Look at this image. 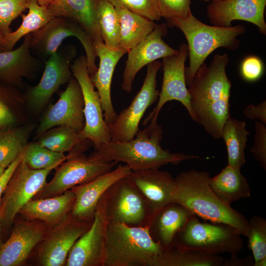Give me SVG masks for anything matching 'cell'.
I'll return each mask as SVG.
<instances>
[{"instance_id": "cell-1", "label": "cell", "mask_w": 266, "mask_h": 266, "mask_svg": "<svg viewBox=\"0 0 266 266\" xmlns=\"http://www.w3.org/2000/svg\"><path fill=\"white\" fill-rule=\"evenodd\" d=\"M229 60L227 53L215 54L209 65L204 63L200 67L188 88L195 122L216 139L221 138L223 126L231 116Z\"/></svg>"}, {"instance_id": "cell-2", "label": "cell", "mask_w": 266, "mask_h": 266, "mask_svg": "<svg viewBox=\"0 0 266 266\" xmlns=\"http://www.w3.org/2000/svg\"><path fill=\"white\" fill-rule=\"evenodd\" d=\"M135 137L127 141H112L95 149L89 158L100 162H123L132 171L159 169L168 164L177 165L199 157L180 153H172L161 146L163 129L157 122H150Z\"/></svg>"}, {"instance_id": "cell-3", "label": "cell", "mask_w": 266, "mask_h": 266, "mask_svg": "<svg viewBox=\"0 0 266 266\" xmlns=\"http://www.w3.org/2000/svg\"><path fill=\"white\" fill-rule=\"evenodd\" d=\"M210 174L191 169L175 178L173 202L203 220L229 225L247 237L249 222L241 213L223 202L209 185Z\"/></svg>"}, {"instance_id": "cell-4", "label": "cell", "mask_w": 266, "mask_h": 266, "mask_svg": "<svg viewBox=\"0 0 266 266\" xmlns=\"http://www.w3.org/2000/svg\"><path fill=\"white\" fill-rule=\"evenodd\" d=\"M167 21L169 26L179 29L187 41L189 63L185 70L187 86L209 55L219 48L230 51L237 50L240 44L237 37L246 32L242 24L228 27L207 25L192 12L186 18H172Z\"/></svg>"}, {"instance_id": "cell-5", "label": "cell", "mask_w": 266, "mask_h": 266, "mask_svg": "<svg viewBox=\"0 0 266 266\" xmlns=\"http://www.w3.org/2000/svg\"><path fill=\"white\" fill-rule=\"evenodd\" d=\"M164 250L147 227L108 223L104 266H154Z\"/></svg>"}, {"instance_id": "cell-6", "label": "cell", "mask_w": 266, "mask_h": 266, "mask_svg": "<svg viewBox=\"0 0 266 266\" xmlns=\"http://www.w3.org/2000/svg\"><path fill=\"white\" fill-rule=\"evenodd\" d=\"M241 236L229 225L202 222L193 214L175 237L172 247L206 255L228 253L235 256L243 248Z\"/></svg>"}, {"instance_id": "cell-7", "label": "cell", "mask_w": 266, "mask_h": 266, "mask_svg": "<svg viewBox=\"0 0 266 266\" xmlns=\"http://www.w3.org/2000/svg\"><path fill=\"white\" fill-rule=\"evenodd\" d=\"M77 38L83 45L90 77L98 69L94 43L84 30L76 22L64 16L54 17L45 26L32 33V53L45 61L57 52L63 40L69 36Z\"/></svg>"}, {"instance_id": "cell-8", "label": "cell", "mask_w": 266, "mask_h": 266, "mask_svg": "<svg viewBox=\"0 0 266 266\" xmlns=\"http://www.w3.org/2000/svg\"><path fill=\"white\" fill-rule=\"evenodd\" d=\"M53 166L42 169L29 167L22 160L10 178L0 204L1 226H10L22 208L40 191Z\"/></svg>"}, {"instance_id": "cell-9", "label": "cell", "mask_w": 266, "mask_h": 266, "mask_svg": "<svg viewBox=\"0 0 266 266\" xmlns=\"http://www.w3.org/2000/svg\"><path fill=\"white\" fill-rule=\"evenodd\" d=\"M70 70L80 85L84 100L85 126L79 133L82 140L92 141L95 149L110 141L111 137L99 94L90 78L86 56L82 55L76 59L70 65Z\"/></svg>"}, {"instance_id": "cell-10", "label": "cell", "mask_w": 266, "mask_h": 266, "mask_svg": "<svg viewBox=\"0 0 266 266\" xmlns=\"http://www.w3.org/2000/svg\"><path fill=\"white\" fill-rule=\"evenodd\" d=\"M104 197L109 223L147 227L152 213L141 194L126 177L113 183Z\"/></svg>"}, {"instance_id": "cell-11", "label": "cell", "mask_w": 266, "mask_h": 266, "mask_svg": "<svg viewBox=\"0 0 266 266\" xmlns=\"http://www.w3.org/2000/svg\"><path fill=\"white\" fill-rule=\"evenodd\" d=\"M162 63L155 61L147 65V73L141 88L130 105L123 109L114 122L108 125L111 140L127 141L133 138L147 109L158 100L157 75Z\"/></svg>"}, {"instance_id": "cell-12", "label": "cell", "mask_w": 266, "mask_h": 266, "mask_svg": "<svg viewBox=\"0 0 266 266\" xmlns=\"http://www.w3.org/2000/svg\"><path fill=\"white\" fill-rule=\"evenodd\" d=\"M188 57L187 44L180 45L176 54L162 58L163 80L158 103L142 125L147 126L150 122H157L158 115L163 106L168 101L177 100L186 108L195 122L190 103V96L185 80V62Z\"/></svg>"}, {"instance_id": "cell-13", "label": "cell", "mask_w": 266, "mask_h": 266, "mask_svg": "<svg viewBox=\"0 0 266 266\" xmlns=\"http://www.w3.org/2000/svg\"><path fill=\"white\" fill-rule=\"evenodd\" d=\"M63 163L52 179L46 183L35 196L43 199L59 195L74 186L84 184L98 176L112 170L118 163L100 162L79 154Z\"/></svg>"}, {"instance_id": "cell-14", "label": "cell", "mask_w": 266, "mask_h": 266, "mask_svg": "<svg viewBox=\"0 0 266 266\" xmlns=\"http://www.w3.org/2000/svg\"><path fill=\"white\" fill-rule=\"evenodd\" d=\"M93 220H80L70 213L62 222L50 227L39 244L38 260L40 265H65L72 247L90 228Z\"/></svg>"}, {"instance_id": "cell-15", "label": "cell", "mask_w": 266, "mask_h": 266, "mask_svg": "<svg viewBox=\"0 0 266 266\" xmlns=\"http://www.w3.org/2000/svg\"><path fill=\"white\" fill-rule=\"evenodd\" d=\"M108 223L104 194L98 203L91 227L72 247L65 266H104L106 234Z\"/></svg>"}, {"instance_id": "cell-16", "label": "cell", "mask_w": 266, "mask_h": 266, "mask_svg": "<svg viewBox=\"0 0 266 266\" xmlns=\"http://www.w3.org/2000/svg\"><path fill=\"white\" fill-rule=\"evenodd\" d=\"M76 55V49L67 45L50 56L45 62V68L38 84L31 88L26 95L30 106L37 110L48 103L60 87L71 78V62Z\"/></svg>"}, {"instance_id": "cell-17", "label": "cell", "mask_w": 266, "mask_h": 266, "mask_svg": "<svg viewBox=\"0 0 266 266\" xmlns=\"http://www.w3.org/2000/svg\"><path fill=\"white\" fill-rule=\"evenodd\" d=\"M84 100L80 85L71 78L58 101L51 105L44 114L37 130L41 134L59 126H66L80 133L85 126Z\"/></svg>"}, {"instance_id": "cell-18", "label": "cell", "mask_w": 266, "mask_h": 266, "mask_svg": "<svg viewBox=\"0 0 266 266\" xmlns=\"http://www.w3.org/2000/svg\"><path fill=\"white\" fill-rule=\"evenodd\" d=\"M167 32V25L156 24L153 31L141 42L128 52L123 74L122 89L132 91L133 83L137 72L145 66L159 59L176 54V50L167 45L163 37Z\"/></svg>"}, {"instance_id": "cell-19", "label": "cell", "mask_w": 266, "mask_h": 266, "mask_svg": "<svg viewBox=\"0 0 266 266\" xmlns=\"http://www.w3.org/2000/svg\"><path fill=\"white\" fill-rule=\"evenodd\" d=\"M206 7L207 15L214 26L228 27L234 20H242L257 26L266 34L265 11L266 0H213Z\"/></svg>"}, {"instance_id": "cell-20", "label": "cell", "mask_w": 266, "mask_h": 266, "mask_svg": "<svg viewBox=\"0 0 266 266\" xmlns=\"http://www.w3.org/2000/svg\"><path fill=\"white\" fill-rule=\"evenodd\" d=\"M127 165H119L109 172L92 180L71 189L75 200L70 212L74 218L84 221L93 220L98 203L107 190L119 179L126 177L131 172Z\"/></svg>"}, {"instance_id": "cell-21", "label": "cell", "mask_w": 266, "mask_h": 266, "mask_svg": "<svg viewBox=\"0 0 266 266\" xmlns=\"http://www.w3.org/2000/svg\"><path fill=\"white\" fill-rule=\"evenodd\" d=\"M47 226L33 221L17 223L7 241L0 246V266H18L24 263L43 239Z\"/></svg>"}, {"instance_id": "cell-22", "label": "cell", "mask_w": 266, "mask_h": 266, "mask_svg": "<svg viewBox=\"0 0 266 266\" xmlns=\"http://www.w3.org/2000/svg\"><path fill=\"white\" fill-rule=\"evenodd\" d=\"M126 178L141 194L152 214L173 202L175 178L169 172L146 169L132 171Z\"/></svg>"}, {"instance_id": "cell-23", "label": "cell", "mask_w": 266, "mask_h": 266, "mask_svg": "<svg viewBox=\"0 0 266 266\" xmlns=\"http://www.w3.org/2000/svg\"><path fill=\"white\" fill-rule=\"evenodd\" d=\"M94 46L100 63L97 71L90 78L99 94L104 121L108 126L115 121L117 116L111 97L113 72L120 59L128 52L120 48H109L104 42L97 43Z\"/></svg>"}, {"instance_id": "cell-24", "label": "cell", "mask_w": 266, "mask_h": 266, "mask_svg": "<svg viewBox=\"0 0 266 266\" xmlns=\"http://www.w3.org/2000/svg\"><path fill=\"white\" fill-rule=\"evenodd\" d=\"M193 215L181 204L172 202L153 213L147 227L153 240L167 249Z\"/></svg>"}, {"instance_id": "cell-25", "label": "cell", "mask_w": 266, "mask_h": 266, "mask_svg": "<svg viewBox=\"0 0 266 266\" xmlns=\"http://www.w3.org/2000/svg\"><path fill=\"white\" fill-rule=\"evenodd\" d=\"M75 195L70 189L61 195L43 199H33L20 210L28 220H39L49 227L62 222L71 212Z\"/></svg>"}, {"instance_id": "cell-26", "label": "cell", "mask_w": 266, "mask_h": 266, "mask_svg": "<svg viewBox=\"0 0 266 266\" xmlns=\"http://www.w3.org/2000/svg\"><path fill=\"white\" fill-rule=\"evenodd\" d=\"M99 0H55L47 6L54 17L64 16L77 23L86 32L94 45L103 42L98 22Z\"/></svg>"}, {"instance_id": "cell-27", "label": "cell", "mask_w": 266, "mask_h": 266, "mask_svg": "<svg viewBox=\"0 0 266 266\" xmlns=\"http://www.w3.org/2000/svg\"><path fill=\"white\" fill-rule=\"evenodd\" d=\"M32 33L25 36L22 44L15 49L0 52V80L14 85L21 78L29 77L39 64L31 49Z\"/></svg>"}, {"instance_id": "cell-28", "label": "cell", "mask_w": 266, "mask_h": 266, "mask_svg": "<svg viewBox=\"0 0 266 266\" xmlns=\"http://www.w3.org/2000/svg\"><path fill=\"white\" fill-rule=\"evenodd\" d=\"M209 185L221 200L229 205L251 196V190L246 178L241 174L240 170L228 165L219 174L210 178Z\"/></svg>"}, {"instance_id": "cell-29", "label": "cell", "mask_w": 266, "mask_h": 266, "mask_svg": "<svg viewBox=\"0 0 266 266\" xmlns=\"http://www.w3.org/2000/svg\"><path fill=\"white\" fill-rule=\"evenodd\" d=\"M120 25L119 48L128 52L154 29V21L123 8H116Z\"/></svg>"}, {"instance_id": "cell-30", "label": "cell", "mask_w": 266, "mask_h": 266, "mask_svg": "<svg viewBox=\"0 0 266 266\" xmlns=\"http://www.w3.org/2000/svg\"><path fill=\"white\" fill-rule=\"evenodd\" d=\"M246 123L230 116L224 124L221 134L228 152V165L240 170L246 163L245 149L247 136Z\"/></svg>"}, {"instance_id": "cell-31", "label": "cell", "mask_w": 266, "mask_h": 266, "mask_svg": "<svg viewBox=\"0 0 266 266\" xmlns=\"http://www.w3.org/2000/svg\"><path fill=\"white\" fill-rule=\"evenodd\" d=\"M27 8L28 14L21 15L23 21L20 26L16 31L4 35L7 51L13 49L21 37L43 28L54 17L47 6L40 5L35 0L27 1Z\"/></svg>"}, {"instance_id": "cell-32", "label": "cell", "mask_w": 266, "mask_h": 266, "mask_svg": "<svg viewBox=\"0 0 266 266\" xmlns=\"http://www.w3.org/2000/svg\"><path fill=\"white\" fill-rule=\"evenodd\" d=\"M224 259L193 250L172 247L164 250L154 266H223Z\"/></svg>"}, {"instance_id": "cell-33", "label": "cell", "mask_w": 266, "mask_h": 266, "mask_svg": "<svg viewBox=\"0 0 266 266\" xmlns=\"http://www.w3.org/2000/svg\"><path fill=\"white\" fill-rule=\"evenodd\" d=\"M97 20L104 43L111 48H119L120 25L114 7L107 0H99Z\"/></svg>"}, {"instance_id": "cell-34", "label": "cell", "mask_w": 266, "mask_h": 266, "mask_svg": "<svg viewBox=\"0 0 266 266\" xmlns=\"http://www.w3.org/2000/svg\"><path fill=\"white\" fill-rule=\"evenodd\" d=\"M28 134L25 129H0V166L6 168L24 152Z\"/></svg>"}, {"instance_id": "cell-35", "label": "cell", "mask_w": 266, "mask_h": 266, "mask_svg": "<svg viewBox=\"0 0 266 266\" xmlns=\"http://www.w3.org/2000/svg\"><path fill=\"white\" fill-rule=\"evenodd\" d=\"M41 135L38 143L51 151L62 153L76 149L83 141L79 133L66 126L53 127Z\"/></svg>"}, {"instance_id": "cell-36", "label": "cell", "mask_w": 266, "mask_h": 266, "mask_svg": "<svg viewBox=\"0 0 266 266\" xmlns=\"http://www.w3.org/2000/svg\"><path fill=\"white\" fill-rule=\"evenodd\" d=\"M66 160L64 153L51 151L37 142L27 145L22 158L27 166L33 169L58 166Z\"/></svg>"}, {"instance_id": "cell-37", "label": "cell", "mask_w": 266, "mask_h": 266, "mask_svg": "<svg viewBox=\"0 0 266 266\" xmlns=\"http://www.w3.org/2000/svg\"><path fill=\"white\" fill-rule=\"evenodd\" d=\"M248 222V248L253 253L255 266L266 258V220L262 216L254 215Z\"/></svg>"}, {"instance_id": "cell-38", "label": "cell", "mask_w": 266, "mask_h": 266, "mask_svg": "<svg viewBox=\"0 0 266 266\" xmlns=\"http://www.w3.org/2000/svg\"><path fill=\"white\" fill-rule=\"evenodd\" d=\"M114 7L128 9L153 21L161 18L156 0H107Z\"/></svg>"}, {"instance_id": "cell-39", "label": "cell", "mask_w": 266, "mask_h": 266, "mask_svg": "<svg viewBox=\"0 0 266 266\" xmlns=\"http://www.w3.org/2000/svg\"><path fill=\"white\" fill-rule=\"evenodd\" d=\"M27 9L25 0H0V32L3 35L12 32L11 22Z\"/></svg>"}, {"instance_id": "cell-40", "label": "cell", "mask_w": 266, "mask_h": 266, "mask_svg": "<svg viewBox=\"0 0 266 266\" xmlns=\"http://www.w3.org/2000/svg\"><path fill=\"white\" fill-rule=\"evenodd\" d=\"M12 85L0 80V129L9 127L16 121L15 116L7 105L8 101L20 98Z\"/></svg>"}, {"instance_id": "cell-41", "label": "cell", "mask_w": 266, "mask_h": 266, "mask_svg": "<svg viewBox=\"0 0 266 266\" xmlns=\"http://www.w3.org/2000/svg\"><path fill=\"white\" fill-rule=\"evenodd\" d=\"M161 17L186 18L191 12V0H156Z\"/></svg>"}, {"instance_id": "cell-42", "label": "cell", "mask_w": 266, "mask_h": 266, "mask_svg": "<svg viewBox=\"0 0 266 266\" xmlns=\"http://www.w3.org/2000/svg\"><path fill=\"white\" fill-rule=\"evenodd\" d=\"M254 143L251 152L262 168L266 170V126L259 121L255 123Z\"/></svg>"}, {"instance_id": "cell-43", "label": "cell", "mask_w": 266, "mask_h": 266, "mask_svg": "<svg viewBox=\"0 0 266 266\" xmlns=\"http://www.w3.org/2000/svg\"><path fill=\"white\" fill-rule=\"evenodd\" d=\"M240 70L244 80L248 82H254L259 79L263 74V63L258 57L249 56L242 61Z\"/></svg>"}, {"instance_id": "cell-44", "label": "cell", "mask_w": 266, "mask_h": 266, "mask_svg": "<svg viewBox=\"0 0 266 266\" xmlns=\"http://www.w3.org/2000/svg\"><path fill=\"white\" fill-rule=\"evenodd\" d=\"M243 114L250 120H259L266 124V101L257 105L249 104L243 110Z\"/></svg>"}, {"instance_id": "cell-45", "label": "cell", "mask_w": 266, "mask_h": 266, "mask_svg": "<svg viewBox=\"0 0 266 266\" xmlns=\"http://www.w3.org/2000/svg\"><path fill=\"white\" fill-rule=\"evenodd\" d=\"M23 154L20 155L4 170L0 177V204L2 195L16 168L23 158Z\"/></svg>"}, {"instance_id": "cell-46", "label": "cell", "mask_w": 266, "mask_h": 266, "mask_svg": "<svg viewBox=\"0 0 266 266\" xmlns=\"http://www.w3.org/2000/svg\"><path fill=\"white\" fill-rule=\"evenodd\" d=\"M253 257L249 256L244 259H240L235 256H231L229 259H224L223 266H254Z\"/></svg>"}, {"instance_id": "cell-47", "label": "cell", "mask_w": 266, "mask_h": 266, "mask_svg": "<svg viewBox=\"0 0 266 266\" xmlns=\"http://www.w3.org/2000/svg\"><path fill=\"white\" fill-rule=\"evenodd\" d=\"M26 1L32 0H25ZM36 1L38 4L42 6H48L52 4L55 0H32Z\"/></svg>"}, {"instance_id": "cell-48", "label": "cell", "mask_w": 266, "mask_h": 266, "mask_svg": "<svg viewBox=\"0 0 266 266\" xmlns=\"http://www.w3.org/2000/svg\"><path fill=\"white\" fill-rule=\"evenodd\" d=\"M5 47L4 35L0 32V52L6 51Z\"/></svg>"}, {"instance_id": "cell-49", "label": "cell", "mask_w": 266, "mask_h": 266, "mask_svg": "<svg viewBox=\"0 0 266 266\" xmlns=\"http://www.w3.org/2000/svg\"><path fill=\"white\" fill-rule=\"evenodd\" d=\"M266 258H265L259 262L255 266H266Z\"/></svg>"}, {"instance_id": "cell-50", "label": "cell", "mask_w": 266, "mask_h": 266, "mask_svg": "<svg viewBox=\"0 0 266 266\" xmlns=\"http://www.w3.org/2000/svg\"><path fill=\"white\" fill-rule=\"evenodd\" d=\"M1 225L0 222V246L3 243L1 235Z\"/></svg>"}, {"instance_id": "cell-51", "label": "cell", "mask_w": 266, "mask_h": 266, "mask_svg": "<svg viewBox=\"0 0 266 266\" xmlns=\"http://www.w3.org/2000/svg\"><path fill=\"white\" fill-rule=\"evenodd\" d=\"M5 169L6 168H5L4 167L0 166V177L3 174Z\"/></svg>"}, {"instance_id": "cell-52", "label": "cell", "mask_w": 266, "mask_h": 266, "mask_svg": "<svg viewBox=\"0 0 266 266\" xmlns=\"http://www.w3.org/2000/svg\"><path fill=\"white\" fill-rule=\"evenodd\" d=\"M198 0L205 1V2H209L213 0Z\"/></svg>"}]
</instances>
